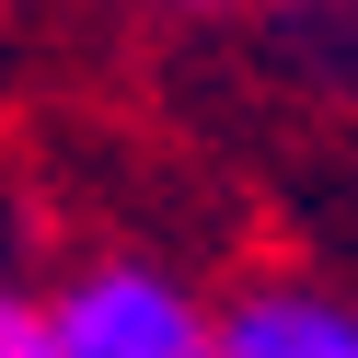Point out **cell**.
Segmentation results:
<instances>
[{"mask_svg": "<svg viewBox=\"0 0 358 358\" xmlns=\"http://www.w3.org/2000/svg\"><path fill=\"white\" fill-rule=\"evenodd\" d=\"M162 12H255V0H162Z\"/></svg>", "mask_w": 358, "mask_h": 358, "instance_id": "277c9868", "label": "cell"}, {"mask_svg": "<svg viewBox=\"0 0 358 358\" xmlns=\"http://www.w3.org/2000/svg\"><path fill=\"white\" fill-rule=\"evenodd\" d=\"M220 358H358V301L312 278H266L220 312Z\"/></svg>", "mask_w": 358, "mask_h": 358, "instance_id": "7a4b0ae2", "label": "cell"}, {"mask_svg": "<svg viewBox=\"0 0 358 358\" xmlns=\"http://www.w3.org/2000/svg\"><path fill=\"white\" fill-rule=\"evenodd\" d=\"M0 358H58V324H47V301L0 289Z\"/></svg>", "mask_w": 358, "mask_h": 358, "instance_id": "3957f363", "label": "cell"}, {"mask_svg": "<svg viewBox=\"0 0 358 358\" xmlns=\"http://www.w3.org/2000/svg\"><path fill=\"white\" fill-rule=\"evenodd\" d=\"M58 358H220V301L162 255H93L47 289Z\"/></svg>", "mask_w": 358, "mask_h": 358, "instance_id": "6da1fadb", "label": "cell"}]
</instances>
